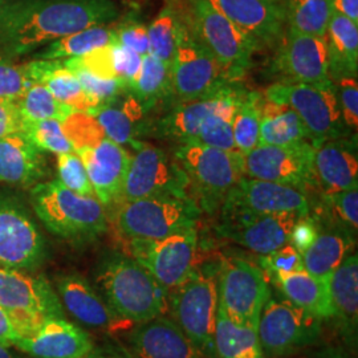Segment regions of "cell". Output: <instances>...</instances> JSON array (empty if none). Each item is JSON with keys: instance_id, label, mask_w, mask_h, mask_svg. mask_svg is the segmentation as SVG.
Returning <instances> with one entry per match:
<instances>
[{"instance_id": "cell-1", "label": "cell", "mask_w": 358, "mask_h": 358, "mask_svg": "<svg viewBox=\"0 0 358 358\" xmlns=\"http://www.w3.org/2000/svg\"><path fill=\"white\" fill-rule=\"evenodd\" d=\"M117 17L112 0H4L0 1V55L19 57Z\"/></svg>"}, {"instance_id": "cell-2", "label": "cell", "mask_w": 358, "mask_h": 358, "mask_svg": "<svg viewBox=\"0 0 358 358\" xmlns=\"http://www.w3.org/2000/svg\"><path fill=\"white\" fill-rule=\"evenodd\" d=\"M96 288L108 306L130 324L164 316L169 292L131 256L106 257L96 275Z\"/></svg>"}, {"instance_id": "cell-3", "label": "cell", "mask_w": 358, "mask_h": 358, "mask_svg": "<svg viewBox=\"0 0 358 358\" xmlns=\"http://www.w3.org/2000/svg\"><path fill=\"white\" fill-rule=\"evenodd\" d=\"M29 196L38 220L64 241L87 243L108 230V214L103 203L96 196L69 190L59 179L35 185Z\"/></svg>"}, {"instance_id": "cell-4", "label": "cell", "mask_w": 358, "mask_h": 358, "mask_svg": "<svg viewBox=\"0 0 358 358\" xmlns=\"http://www.w3.org/2000/svg\"><path fill=\"white\" fill-rule=\"evenodd\" d=\"M176 159L186 173L192 199L199 208L214 213L227 192L244 177L243 154L194 141L179 142Z\"/></svg>"}, {"instance_id": "cell-5", "label": "cell", "mask_w": 358, "mask_h": 358, "mask_svg": "<svg viewBox=\"0 0 358 358\" xmlns=\"http://www.w3.org/2000/svg\"><path fill=\"white\" fill-rule=\"evenodd\" d=\"M115 229L128 242L164 239L196 226L201 208L187 196H152L115 207Z\"/></svg>"}, {"instance_id": "cell-6", "label": "cell", "mask_w": 358, "mask_h": 358, "mask_svg": "<svg viewBox=\"0 0 358 358\" xmlns=\"http://www.w3.org/2000/svg\"><path fill=\"white\" fill-rule=\"evenodd\" d=\"M217 278L214 273L192 269L190 275L169 291V308L174 322L189 338L199 356L214 358V331L217 320Z\"/></svg>"}, {"instance_id": "cell-7", "label": "cell", "mask_w": 358, "mask_h": 358, "mask_svg": "<svg viewBox=\"0 0 358 358\" xmlns=\"http://www.w3.org/2000/svg\"><path fill=\"white\" fill-rule=\"evenodd\" d=\"M195 36L217 59L229 78L243 76L259 45L206 0H190L186 16Z\"/></svg>"}, {"instance_id": "cell-8", "label": "cell", "mask_w": 358, "mask_h": 358, "mask_svg": "<svg viewBox=\"0 0 358 358\" xmlns=\"http://www.w3.org/2000/svg\"><path fill=\"white\" fill-rule=\"evenodd\" d=\"M266 100L291 108L309 131L312 143L340 138L345 131L332 80L316 84L276 83Z\"/></svg>"}, {"instance_id": "cell-9", "label": "cell", "mask_w": 358, "mask_h": 358, "mask_svg": "<svg viewBox=\"0 0 358 358\" xmlns=\"http://www.w3.org/2000/svg\"><path fill=\"white\" fill-rule=\"evenodd\" d=\"M229 77L213 53L195 36L186 16L171 63V94L179 103L211 96L229 85Z\"/></svg>"}, {"instance_id": "cell-10", "label": "cell", "mask_w": 358, "mask_h": 358, "mask_svg": "<svg viewBox=\"0 0 358 358\" xmlns=\"http://www.w3.org/2000/svg\"><path fill=\"white\" fill-rule=\"evenodd\" d=\"M47 241L26 203L0 192V267L35 271L47 259Z\"/></svg>"}, {"instance_id": "cell-11", "label": "cell", "mask_w": 358, "mask_h": 358, "mask_svg": "<svg viewBox=\"0 0 358 358\" xmlns=\"http://www.w3.org/2000/svg\"><path fill=\"white\" fill-rule=\"evenodd\" d=\"M219 301L231 320L257 329L260 313L271 297L268 276L241 257L224 259L217 275Z\"/></svg>"}, {"instance_id": "cell-12", "label": "cell", "mask_w": 358, "mask_h": 358, "mask_svg": "<svg viewBox=\"0 0 358 358\" xmlns=\"http://www.w3.org/2000/svg\"><path fill=\"white\" fill-rule=\"evenodd\" d=\"M189 192V179L177 159L159 148L141 145L130 158L117 206L152 196L192 198Z\"/></svg>"}, {"instance_id": "cell-13", "label": "cell", "mask_w": 358, "mask_h": 358, "mask_svg": "<svg viewBox=\"0 0 358 358\" xmlns=\"http://www.w3.org/2000/svg\"><path fill=\"white\" fill-rule=\"evenodd\" d=\"M321 333V320L285 299L269 297L260 313L257 336L264 355L279 357L313 345Z\"/></svg>"}, {"instance_id": "cell-14", "label": "cell", "mask_w": 358, "mask_h": 358, "mask_svg": "<svg viewBox=\"0 0 358 358\" xmlns=\"http://www.w3.org/2000/svg\"><path fill=\"white\" fill-rule=\"evenodd\" d=\"M0 307L32 331L44 320L64 317V307L51 282L24 269L0 267Z\"/></svg>"}, {"instance_id": "cell-15", "label": "cell", "mask_w": 358, "mask_h": 358, "mask_svg": "<svg viewBox=\"0 0 358 358\" xmlns=\"http://www.w3.org/2000/svg\"><path fill=\"white\" fill-rule=\"evenodd\" d=\"M128 243L131 257L148 269L167 292L183 282L194 269L198 245L195 227L158 241Z\"/></svg>"}, {"instance_id": "cell-16", "label": "cell", "mask_w": 358, "mask_h": 358, "mask_svg": "<svg viewBox=\"0 0 358 358\" xmlns=\"http://www.w3.org/2000/svg\"><path fill=\"white\" fill-rule=\"evenodd\" d=\"M313 143L285 146L257 145L243 155L244 177L289 185L303 190L315 187L312 176Z\"/></svg>"}, {"instance_id": "cell-17", "label": "cell", "mask_w": 358, "mask_h": 358, "mask_svg": "<svg viewBox=\"0 0 358 358\" xmlns=\"http://www.w3.org/2000/svg\"><path fill=\"white\" fill-rule=\"evenodd\" d=\"M220 208L222 213L309 215L312 205L303 189L243 177L227 192Z\"/></svg>"}, {"instance_id": "cell-18", "label": "cell", "mask_w": 358, "mask_h": 358, "mask_svg": "<svg viewBox=\"0 0 358 358\" xmlns=\"http://www.w3.org/2000/svg\"><path fill=\"white\" fill-rule=\"evenodd\" d=\"M303 215L285 214H248L222 213L217 234L224 239L239 244L260 255L289 243V234L294 222Z\"/></svg>"}, {"instance_id": "cell-19", "label": "cell", "mask_w": 358, "mask_h": 358, "mask_svg": "<svg viewBox=\"0 0 358 358\" xmlns=\"http://www.w3.org/2000/svg\"><path fill=\"white\" fill-rule=\"evenodd\" d=\"M327 38L287 32L273 60V72L285 84H316L331 80Z\"/></svg>"}, {"instance_id": "cell-20", "label": "cell", "mask_w": 358, "mask_h": 358, "mask_svg": "<svg viewBox=\"0 0 358 358\" xmlns=\"http://www.w3.org/2000/svg\"><path fill=\"white\" fill-rule=\"evenodd\" d=\"M13 348L31 358H85L94 344L83 328L64 317H56L40 322Z\"/></svg>"}, {"instance_id": "cell-21", "label": "cell", "mask_w": 358, "mask_h": 358, "mask_svg": "<svg viewBox=\"0 0 358 358\" xmlns=\"http://www.w3.org/2000/svg\"><path fill=\"white\" fill-rule=\"evenodd\" d=\"M56 288L65 310L83 325L103 332H120L130 322L121 319L84 276L66 273L56 279Z\"/></svg>"}, {"instance_id": "cell-22", "label": "cell", "mask_w": 358, "mask_h": 358, "mask_svg": "<svg viewBox=\"0 0 358 358\" xmlns=\"http://www.w3.org/2000/svg\"><path fill=\"white\" fill-rule=\"evenodd\" d=\"M312 176L324 195L358 187L356 141L340 137L313 143Z\"/></svg>"}, {"instance_id": "cell-23", "label": "cell", "mask_w": 358, "mask_h": 358, "mask_svg": "<svg viewBox=\"0 0 358 358\" xmlns=\"http://www.w3.org/2000/svg\"><path fill=\"white\" fill-rule=\"evenodd\" d=\"M76 153L87 169L96 198L105 208L115 207L131 158L128 152L121 145L105 138L94 148L81 149Z\"/></svg>"}, {"instance_id": "cell-24", "label": "cell", "mask_w": 358, "mask_h": 358, "mask_svg": "<svg viewBox=\"0 0 358 358\" xmlns=\"http://www.w3.org/2000/svg\"><path fill=\"white\" fill-rule=\"evenodd\" d=\"M256 44H273L282 36L284 6L278 0H206Z\"/></svg>"}, {"instance_id": "cell-25", "label": "cell", "mask_w": 358, "mask_h": 358, "mask_svg": "<svg viewBox=\"0 0 358 358\" xmlns=\"http://www.w3.org/2000/svg\"><path fill=\"white\" fill-rule=\"evenodd\" d=\"M130 346L138 358H201L178 325L165 316L138 324Z\"/></svg>"}, {"instance_id": "cell-26", "label": "cell", "mask_w": 358, "mask_h": 358, "mask_svg": "<svg viewBox=\"0 0 358 358\" xmlns=\"http://www.w3.org/2000/svg\"><path fill=\"white\" fill-rule=\"evenodd\" d=\"M47 176L45 157L22 133L0 138V183L35 186Z\"/></svg>"}, {"instance_id": "cell-27", "label": "cell", "mask_w": 358, "mask_h": 358, "mask_svg": "<svg viewBox=\"0 0 358 358\" xmlns=\"http://www.w3.org/2000/svg\"><path fill=\"white\" fill-rule=\"evenodd\" d=\"M29 78L34 84H41L60 103L71 106L75 112L92 115L100 105L83 90L75 73L62 60H31L26 63Z\"/></svg>"}, {"instance_id": "cell-28", "label": "cell", "mask_w": 358, "mask_h": 358, "mask_svg": "<svg viewBox=\"0 0 358 358\" xmlns=\"http://www.w3.org/2000/svg\"><path fill=\"white\" fill-rule=\"evenodd\" d=\"M241 94V92L227 85L211 96L177 103L174 110L162 121V133L179 142L190 141L198 134L207 117L236 101Z\"/></svg>"}, {"instance_id": "cell-29", "label": "cell", "mask_w": 358, "mask_h": 358, "mask_svg": "<svg viewBox=\"0 0 358 358\" xmlns=\"http://www.w3.org/2000/svg\"><path fill=\"white\" fill-rule=\"evenodd\" d=\"M332 319L340 324L350 345H356L358 322V257L346 256L329 278Z\"/></svg>"}, {"instance_id": "cell-30", "label": "cell", "mask_w": 358, "mask_h": 358, "mask_svg": "<svg viewBox=\"0 0 358 358\" xmlns=\"http://www.w3.org/2000/svg\"><path fill=\"white\" fill-rule=\"evenodd\" d=\"M284 296L294 306L306 309L317 319H332L329 278H317L306 269H300L275 279Z\"/></svg>"}, {"instance_id": "cell-31", "label": "cell", "mask_w": 358, "mask_h": 358, "mask_svg": "<svg viewBox=\"0 0 358 358\" xmlns=\"http://www.w3.org/2000/svg\"><path fill=\"white\" fill-rule=\"evenodd\" d=\"M329 78L356 77L358 72V24L333 13L327 29Z\"/></svg>"}, {"instance_id": "cell-32", "label": "cell", "mask_w": 358, "mask_h": 358, "mask_svg": "<svg viewBox=\"0 0 358 358\" xmlns=\"http://www.w3.org/2000/svg\"><path fill=\"white\" fill-rule=\"evenodd\" d=\"M353 247L352 231L345 227L319 231L315 242L301 254L304 269L317 278L328 279L346 256L352 254Z\"/></svg>"}, {"instance_id": "cell-33", "label": "cell", "mask_w": 358, "mask_h": 358, "mask_svg": "<svg viewBox=\"0 0 358 358\" xmlns=\"http://www.w3.org/2000/svg\"><path fill=\"white\" fill-rule=\"evenodd\" d=\"M260 115L259 145L285 146L299 142H312L306 125L291 108L263 100Z\"/></svg>"}, {"instance_id": "cell-34", "label": "cell", "mask_w": 358, "mask_h": 358, "mask_svg": "<svg viewBox=\"0 0 358 358\" xmlns=\"http://www.w3.org/2000/svg\"><path fill=\"white\" fill-rule=\"evenodd\" d=\"M214 346L219 358H264L257 329L235 324L220 301H217Z\"/></svg>"}, {"instance_id": "cell-35", "label": "cell", "mask_w": 358, "mask_h": 358, "mask_svg": "<svg viewBox=\"0 0 358 358\" xmlns=\"http://www.w3.org/2000/svg\"><path fill=\"white\" fill-rule=\"evenodd\" d=\"M115 43V28L106 24L93 26L52 41L44 51L38 52L34 57L38 60L72 59Z\"/></svg>"}, {"instance_id": "cell-36", "label": "cell", "mask_w": 358, "mask_h": 358, "mask_svg": "<svg viewBox=\"0 0 358 358\" xmlns=\"http://www.w3.org/2000/svg\"><path fill=\"white\" fill-rule=\"evenodd\" d=\"M284 6L288 31L324 38L333 10L331 0H287Z\"/></svg>"}, {"instance_id": "cell-37", "label": "cell", "mask_w": 358, "mask_h": 358, "mask_svg": "<svg viewBox=\"0 0 358 358\" xmlns=\"http://www.w3.org/2000/svg\"><path fill=\"white\" fill-rule=\"evenodd\" d=\"M130 92L143 105L161 100L171 93V64L150 53L142 56L141 69Z\"/></svg>"}, {"instance_id": "cell-38", "label": "cell", "mask_w": 358, "mask_h": 358, "mask_svg": "<svg viewBox=\"0 0 358 358\" xmlns=\"http://www.w3.org/2000/svg\"><path fill=\"white\" fill-rule=\"evenodd\" d=\"M183 16L173 6H166L148 27L149 53L167 64L173 63L177 51Z\"/></svg>"}, {"instance_id": "cell-39", "label": "cell", "mask_w": 358, "mask_h": 358, "mask_svg": "<svg viewBox=\"0 0 358 358\" xmlns=\"http://www.w3.org/2000/svg\"><path fill=\"white\" fill-rule=\"evenodd\" d=\"M15 103L23 121L57 120L63 122L75 112L71 106L53 97L51 92L41 84H32Z\"/></svg>"}, {"instance_id": "cell-40", "label": "cell", "mask_w": 358, "mask_h": 358, "mask_svg": "<svg viewBox=\"0 0 358 358\" xmlns=\"http://www.w3.org/2000/svg\"><path fill=\"white\" fill-rule=\"evenodd\" d=\"M262 97L259 93H245L241 100L238 112L232 121V134L236 150L247 154L259 145L260 133V105Z\"/></svg>"}, {"instance_id": "cell-41", "label": "cell", "mask_w": 358, "mask_h": 358, "mask_svg": "<svg viewBox=\"0 0 358 358\" xmlns=\"http://www.w3.org/2000/svg\"><path fill=\"white\" fill-rule=\"evenodd\" d=\"M92 115L101 125L106 138L110 141L118 145H131L137 149L141 146L142 143L136 141L137 133L134 125L138 121L129 113L124 105L115 106V103H109L93 112Z\"/></svg>"}, {"instance_id": "cell-42", "label": "cell", "mask_w": 358, "mask_h": 358, "mask_svg": "<svg viewBox=\"0 0 358 358\" xmlns=\"http://www.w3.org/2000/svg\"><path fill=\"white\" fill-rule=\"evenodd\" d=\"M22 134L41 152H50L57 155L76 153L64 134L62 121H23Z\"/></svg>"}, {"instance_id": "cell-43", "label": "cell", "mask_w": 358, "mask_h": 358, "mask_svg": "<svg viewBox=\"0 0 358 358\" xmlns=\"http://www.w3.org/2000/svg\"><path fill=\"white\" fill-rule=\"evenodd\" d=\"M62 127L75 152L94 148L106 138L105 131L97 120L85 112H73L62 122Z\"/></svg>"}, {"instance_id": "cell-44", "label": "cell", "mask_w": 358, "mask_h": 358, "mask_svg": "<svg viewBox=\"0 0 358 358\" xmlns=\"http://www.w3.org/2000/svg\"><path fill=\"white\" fill-rule=\"evenodd\" d=\"M64 65L75 73L83 90L100 105V108L115 103L125 90H128L125 84L117 78H101L76 65Z\"/></svg>"}, {"instance_id": "cell-45", "label": "cell", "mask_w": 358, "mask_h": 358, "mask_svg": "<svg viewBox=\"0 0 358 358\" xmlns=\"http://www.w3.org/2000/svg\"><path fill=\"white\" fill-rule=\"evenodd\" d=\"M59 180L69 190L85 196H96L87 169L77 153L57 155Z\"/></svg>"}, {"instance_id": "cell-46", "label": "cell", "mask_w": 358, "mask_h": 358, "mask_svg": "<svg viewBox=\"0 0 358 358\" xmlns=\"http://www.w3.org/2000/svg\"><path fill=\"white\" fill-rule=\"evenodd\" d=\"M32 84L26 63L17 64L13 59L0 55V97L15 101Z\"/></svg>"}, {"instance_id": "cell-47", "label": "cell", "mask_w": 358, "mask_h": 358, "mask_svg": "<svg viewBox=\"0 0 358 358\" xmlns=\"http://www.w3.org/2000/svg\"><path fill=\"white\" fill-rule=\"evenodd\" d=\"M260 262L262 268L272 282L282 275L304 269L301 254L289 243L263 256Z\"/></svg>"}, {"instance_id": "cell-48", "label": "cell", "mask_w": 358, "mask_h": 358, "mask_svg": "<svg viewBox=\"0 0 358 358\" xmlns=\"http://www.w3.org/2000/svg\"><path fill=\"white\" fill-rule=\"evenodd\" d=\"M337 103L346 128L357 130L358 83L356 77H343L333 81Z\"/></svg>"}, {"instance_id": "cell-49", "label": "cell", "mask_w": 358, "mask_h": 358, "mask_svg": "<svg viewBox=\"0 0 358 358\" xmlns=\"http://www.w3.org/2000/svg\"><path fill=\"white\" fill-rule=\"evenodd\" d=\"M328 206L333 210L344 226L353 232L358 227V187L324 195Z\"/></svg>"}, {"instance_id": "cell-50", "label": "cell", "mask_w": 358, "mask_h": 358, "mask_svg": "<svg viewBox=\"0 0 358 358\" xmlns=\"http://www.w3.org/2000/svg\"><path fill=\"white\" fill-rule=\"evenodd\" d=\"M112 56L115 76L125 84L128 90H131L141 69V55L115 43L112 44Z\"/></svg>"}, {"instance_id": "cell-51", "label": "cell", "mask_w": 358, "mask_h": 358, "mask_svg": "<svg viewBox=\"0 0 358 358\" xmlns=\"http://www.w3.org/2000/svg\"><path fill=\"white\" fill-rule=\"evenodd\" d=\"M115 44L124 45L138 55L149 53V35L148 27L138 22H127L115 28Z\"/></svg>"}, {"instance_id": "cell-52", "label": "cell", "mask_w": 358, "mask_h": 358, "mask_svg": "<svg viewBox=\"0 0 358 358\" xmlns=\"http://www.w3.org/2000/svg\"><path fill=\"white\" fill-rule=\"evenodd\" d=\"M317 234V224L310 217V214L303 215L294 222V227L289 234V244H292L300 254H303L304 251H307L309 245L315 242Z\"/></svg>"}, {"instance_id": "cell-53", "label": "cell", "mask_w": 358, "mask_h": 358, "mask_svg": "<svg viewBox=\"0 0 358 358\" xmlns=\"http://www.w3.org/2000/svg\"><path fill=\"white\" fill-rule=\"evenodd\" d=\"M32 332V329L23 321L16 319L11 312L0 307V343L13 346L22 337Z\"/></svg>"}, {"instance_id": "cell-54", "label": "cell", "mask_w": 358, "mask_h": 358, "mask_svg": "<svg viewBox=\"0 0 358 358\" xmlns=\"http://www.w3.org/2000/svg\"><path fill=\"white\" fill-rule=\"evenodd\" d=\"M23 118L13 100L0 97V138L22 133Z\"/></svg>"}, {"instance_id": "cell-55", "label": "cell", "mask_w": 358, "mask_h": 358, "mask_svg": "<svg viewBox=\"0 0 358 358\" xmlns=\"http://www.w3.org/2000/svg\"><path fill=\"white\" fill-rule=\"evenodd\" d=\"M333 13H340L358 24V0H331Z\"/></svg>"}, {"instance_id": "cell-56", "label": "cell", "mask_w": 358, "mask_h": 358, "mask_svg": "<svg viewBox=\"0 0 358 358\" xmlns=\"http://www.w3.org/2000/svg\"><path fill=\"white\" fill-rule=\"evenodd\" d=\"M308 358H350L344 349L337 346H324L319 350H315Z\"/></svg>"}, {"instance_id": "cell-57", "label": "cell", "mask_w": 358, "mask_h": 358, "mask_svg": "<svg viewBox=\"0 0 358 358\" xmlns=\"http://www.w3.org/2000/svg\"><path fill=\"white\" fill-rule=\"evenodd\" d=\"M85 358H128L125 355L117 352L115 349L108 348H96L90 353V356Z\"/></svg>"}, {"instance_id": "cell-58", "label": "cell", "mask_w": 358, "mask_h": 358, "mask_svg": "<svg viewBox=\"0 0 358 358\" xmlns=\"http://www.w3.org/2000/svg\"><path fill=\"white\" fill-rule=\"evenodd\" d=\"M0 358H31L29 356H27L24 353H17L15 352L13 349H11V346L6 345V344H1L0 343Z\"/></svg>"}]
</instances>
